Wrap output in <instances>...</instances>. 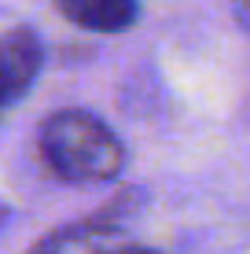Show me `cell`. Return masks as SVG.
Segmentation results:
<instances>
[{
	"label": "cell",
	"mask_w": 250,
	"mask_h": 254,
	"mask_svg": "<svg viewBox=\"0 0 250 254\" xmlns=\"http://www.w3.org/2000/svg\"><path fill=\"white\" fill-rule=\"evenodd\" d=\"M45 66V41L30 26H11L0 33V111L19 103L33 89Z\"/></svg>",
	"instance_id": "2"
},
{
	"label": "cell",
	"mask_w": 250,
	"mask_h": 254,
	"mask_svg": "<svg viewBox=\"0 0 250 254\" xmlns=\"http://www.w3.org/2000/svg\"><path fill=\"white\" fill-rule=\"evenodd\" d=\"M41 159L59 181L70 185H103L125 166V144L103 118L81 107H63L41 122Z\"/></svg>",
	"instance_id": "1"
},
{
	"label": "cell",
	"mask_w": 250,
	"mask_h": 254,
	"mask_svg": "<svg viewBox=\"0 0 250 254\" xmlns=\"http://www.w3.org/2000/svg\"><path fill=\"white\" fill-rule=\"evenodd\" d=\"M7 221H11V206H7V203H0V232L7 229Z\"/></svg>",
	"instance_id": "6"
},
{
	"label": "cell",
	"mask_w": 250,
	"mask_h": 254,
	"mask_svg": "<svg viewBox=\"0 0 250 254\" xmlns=\"http://www.w3.org/2000/svg\"><path fill=\"white\" fill-rule=\"evenodd\" d=\"M100 254H162L154 247H114V251H100Z\"/></svg>",
	"instance_id": "5"
},
{
	"label": "cell",
	"mask_w": 250,
	"mask_h": 254,
	"mask_svg": "<svg viewBox=\"0 0 250 254\" xmlns=\"http://www.w3.org/2000/svg\"><path fill=\"white\" fill-rule=\"evenodd\" d=\"M232 11H236L239 26H247V30H250V0H232Z\"/></svg>",
	"instance_id": "4"
},
{
	"label": "cell",
	"mask_w": 250,
	"mask_h": 254,
	"mask_svg": "<svg viewBox=\"0 0 250 254\" xmlns=\"http://www.w3.org/2000/svg\"><path fill=\"white\" fill-rule=\"evenodd\" d=\"M55 7L89 33H125L140 19V0H55Z\"/></svg>",
	"instance_id": "3"
}]
</instances>
